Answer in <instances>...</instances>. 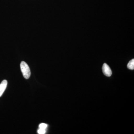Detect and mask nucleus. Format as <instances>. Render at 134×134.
<instances>
[{"label":"nucleus","instance_id":"f257e3e1","mask_svg":"<svg viewBox=\"0 0 134 134\" xmlns=\"http://www.w3.org/2000/svg\"><path fill=\"white\" fill-rule=\"evenodd\" d=\"M21 71L23 75L26 79H29L31 75L30 70L27 63L24 61H22L20 64Z\"/></svg>","mask_w":134,"mask_h":134},{"label":"nucleus","instance_id":"f03ea898","mask_svg":"<svg viewBox=\"0 0 134 134\" xmlns=\"http://www.w3.org/2000/svg\"><path fill=\"white\" fill-rule=\"evenodd\" d=\"M103 73L106 76L110 77L111 75L112 71L110 67L106 63H104L102 67Z\"/></svg>","mask_w":134,"mask_h":134},{"label":"nucleus","instance_id":"7ed1b4c3","mask_svg":"<svg viewBox=\"0 0 134 134\" xmlns=\"http://www.w3.org/2000/svg\"><path fill=\"white\" fill-rule=\"evenodd\" d=\"M7 81L6 80H3L0 84V97H1L3 92H4L7 86Z\"/></svg>","mask_w":134,"mask_h":134},{"label":"nucleus","instance_id":"20e7f679","mask_svg":"<svg viewBox=\"0 0 134 134\" xmlns=\"http://www.w3.org/2000/svg\"><path fill=\"white\" fill-rule=\"evenodd\" d=\"M128 68L130 70H133L134 69V59H133L131 60L130 61L129 63H128Z\"/></svg>","mask_w":134,"mask_h":134},{"label":"nucleus","instance_id":"39448f33","mask_svg":"<svg viewBox=\"0 0 134 134\" xmlns=\"http://www.w3.org/2000/svg\"><path fill=\"white\" fill-rule=\"evenodd\" d=\"M47 127V125L45 123H41L39 125V128L40 129H46Z\"/></svg>","mask_w":134,"mask_h":134},{"label":"nucleus","instance_id":"423d86ee","mask_svg":"<svg viewBox=\"0 0 134 134\" xmlns=\"http://www.w3.org/2000/svg\"><path fill=\"white\" fill-rule=\"evenodd\" d=\"M38 133L39 134H44L46 133L45 129H40L38 130Z\"/></svg>","mask_w":134,"mask_h":134}]
</instances>
